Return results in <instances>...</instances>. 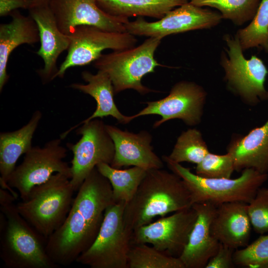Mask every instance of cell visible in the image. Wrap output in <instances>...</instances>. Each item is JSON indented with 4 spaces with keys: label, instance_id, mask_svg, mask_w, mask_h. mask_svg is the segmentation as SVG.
I'll list each match as a JSON object with an SVG mask.
<instances>
[{
    "label": "cell",
    "instance_id": "1",
    "mask_svg": "<svg viewBox=\"0 0 268 268\" xmlns=\"http://www.w3.org/2000/svg\"><path fill=\"white\" fill-rule=\"evenodd\" d=\"M77 191L65 220L46 241L47 253L58 266L76 262L90 247L98 234L106 209L115 203L110 181L96 168Z\"/></svg>",
    "mask_w": 268,
    "mask_h": 268
},
{
    "label": "cell",
    "instance_id": "2",
    "mask_svg": "<svg viewBox=\"0 0 268 268\" xmlns=\"http://www.w3.org/2000/svg\"><path fill=\"white\" fill-rule=\"evenodd\" d=\"M192 205L190 193L179 176L162 168L149 169L134 197L125 204V227L131 234L156 216L163 217Z\"/></svg>",
    "mask_w": 268,
    "mask_h": 268
},
{
    "label": "cell",
    "instance_id": "3",
    "mask_svg": "<svg viewBox=\"0 0 268 268\" xmlns=\"http://www.w3.org/2000/svg\"><path fill=\"white\" fill-rule=\"evenodd\" d=\"M0 257L7 268H55L47 240L20 214L13 202L0 206Z\"/></svg>",
    "mask_w": 268,
    "mask_h": 268
},
{
    "label": "cell",
    "instance_id": "4",
    "mask_svg": "<svg viewBox=\"0 0 268 268\" xmlns=\"http://www.w3.org/2000/svg\"><path fill=\"white\" fill-rule=\"evenodd\" d=\"M74 192L70 179L57 173L34 187L27 199L16 206L20 214L47 240L65 220Z\"/></svg>",
    "mask_w": 268,
    "mask_h": 268
},
{
    "label": "cell",
    "instance_id": "5",
    "mask_svg": "<svg viewBox=\"0 0 268 268\" xmlns=\"http://www.w3.org/2000/svg\"><path fill=\"white\" fill-rule=\"evenodd\" d=\"M162 160L172 172L183 180L190 193L193 204L205 202L217 206L234 201L249 203L268 178V174L252 169L243 170L241 175L235 179L204 178L171 160L167 156H163Z\"/></svg>",
    "mask_w": 268,
    "mask_h": 268
},
{
    "label": "cell",
    "instance_id": "6",
    "mask_svg": "<svg viewBox=\"0 0 268 268\" xmlns=\"http://www.w3.org/2000/svg\"><path fill=\"white\" fill-rule=\"evenodd\" d=\"M161 39L149 37L137 47L102 54L94 62V67L107 74L112 81L115 94L129 89L141 95L154 92L142 84L141 80L145 75L154 72L156 67L162 66L154 58L155 51Z\"/></svg>",
    "mask_w": 268,
    "mask_h": 268
},
{
    "label": "cell",
    "instance_id": "7",
    "mask_svg": "<svg viewBox=\"0 0 268 268\" xmlns=\"http://www.w3.org/2000/svg\"><path fill=\"white\" fill-rule=\"evenodd\" d=\"M223 38L227 48L221 54L220 63L228 89L251 106L268 100L265 85L268 70L263 61L255 55L247 59L235 36L225 34Z\"/></svg>",
    "mask_w": 268,
    "mask_h": 268
},
{
    "label": "cell",
    "instance_id": "8",
    "mask_svg": "<svg viewBox=\"0 0 268 268\" xmlns=\"http://www.w3.org/2000/svg\"><path fill=\"white\" fill-rule=\"evenodd\" d=\"M125 202L115 203L106 210L98 234L90 247L76 262L92 268H128L131 235L123 219Z\"/></svg>",
    "mask_w": 268,
    "mask_h": 268
},
{
    "label": "cell",
    "instance_id": "9",
    "mask_svg": "<svg viewBox=\"0 0 268 268\" xmlns=\"http://www.w3.org/2000/svg\"><path fill=\"white\" fill-rule=\"evenodd\" d=\"M62 140L57 138L42 147L33 146L10 175L8 185L18 191L22 201L27 199L34 187L45 183L55 173L71 179V167L64 160L67 149L62 145Z\"/></svg>",
    "mask_w": 268,
    "mask_h": 268
},
{
    "label": "cell",
    "instance_id": "10",
    "mask_svg": "<svg viewBox=\"0 0 268 268\" xmlns=\"http://www.w3.org/2000/svg\"><path fill=\"white\" fill-rule=\"evenodd\" d=\"M75 129L76 134L81 135L80 138L74 144L67 143V146L73 154L70 182L76 191L98 164H111L115 145L106 129V124L101 119L91 120Z\"/></svg>",
    "mask_w": 268,
    "mask_h": 268
},
{
    "label": "cell",
    "instance_id": "11",
    "mask_svg": "<svg viewBox=\"0 0 268 268\" xmlns=\"http://www.w3.org/2000/svg\"><path fill=\"white\" fill-rule=\"evenodd\" d=\"M69 36L67 54L55 78H63L69 68L94 62L104 50L117 51L130 49L135 47L137 41L134 35L127 32H110L87 25L77 26Z\"/></svg>",
    "mask_w": 268,
    "mask_h": 268
},
{
    "label": "cell",
    "instance_id": "12",
    "mask_svg": "<svg viewBox=\"0 0 268 268\" xmlns=\"http://www.w3.org/2000/svg\"><path fill=\"white\" fill-rule=\"evenodd\" d=\"M206 97L207 93L202 86L194 81H180L172 87L167 96L144 102L146 106L131 116V119L133 120L149 115H159L161 119L155 122L153 128L173 119L181 120L188 126H196L201 121Z\"/></svg>",
    "mask_w": 268,
    "mask_h": 268
},
{
    "label": "cell",
    "instance_id": "13",
    "mask_svg": "<svg viewBox=\"0 0 268 268\" xmlns=\"http://www.w3.org/2000/svg\"><path fill=\"white\" fill-rule=\"evenodd\" d=\"M223 19L220 13L198 6L189 1L167 12L154 22L138 17L125 25L126 31L134 36L162 39L172 34L190 31L207 29L218 25Z\"/></svg>",
    "mask_w": 268,
    "mask_h": 268
},
{
    "label": "cell",
    "instance_id": "14",
    "mask_svg": "<svg viewBox=\"0 0 268 268\" xmlns=\"http://www.w3.org/2000/svg\"><path fill=\"white\" fill-rule=\"evenodd\" d=\"M197 218L193 207L161 217L155 222L135 229L130 243L147 244L165 254L179 258L186 246Z\"/></svg>",
    "mask_w": 268,
    "mask_h": 268
},
{
    "label": "cell",
    "instance_id": "15",
    "mask_svg": "<svg viewBox=\"0 0 268 268\" xmlns=\"http://www.w3.org/2000/svg\"><path fill=\"white\" fill-rule=\"evenodd\" d=\"M49 7L58 26L69 35L78 26L91 25L102 30L126 32L128 18L111 15L100 8L95 0H51Z\"/></svg>",
    "mask_w": 268,
    "mask_h": 268
},
{
    "label": "cell",
    "instance_id": "16",
    "mask_svg": "<svg viewBox=\"0 0 268 268\" xmlns=\"http://www.w3.org/2000/svg\"><path fill=\"white\" fill-rule=\"evenodd\" d=\"M106 129L115 145V154L110 164L113 167L137 166L146 170L162 169V160L153 151L152 136L146 130L134 133L106 125Z\"/></svg>",
    "mask_w": 268,
    "mask_h": 268
},
{
    "label": "cell",
    "instance_id": "17",
    "mask_svg": "<svg viewBox=\"0 0 268 268\" xmlns=\"http://www.w3.org/2000/svg\"><path fill=\"white\" fill-rule=\"evenodd\" d=\"M29 15L38 26L40 47L36 54L44 63V67L37 70L42 82L47 83L55 78L58 71L57 62L59 56L68 50L70 44L69 35L59 28L55 17L49 6L33 7L28 10Z\"/></svg>",
    "mask_w": 268,
    "mask_h": 268
},
{
    "label": "cell",
    "instance_id": "18",
    "mask_svg": "<svg viewBox=\"0 0 268 268\" xmlns=\"http://www.w3.org/2000/svg\"><path fill=\"white\" fill-rule=\"evenodd\" d=\"M217 206L209 202L193 204L197 218L188 242L179 257L185 268H205L216 253L220 243L212 235L210 227Z\"/></svg>",
    "mask_w": 268,
    "mask_h": 268
},
{
    "label": "cell",
    "instance_id": "19",
    "mask_svg": "<svg viewBox=\"0 0 268 268\" xmlns=\"http://www.w3.org/2000/svg\"><path fill=\"white\" fill-rule=\"evenodd\" d=\"M247 205L244 202L234 201L217 206L210 229L219 243L235 250L249 244L252 225Z\"/></svg>",
    "mask_w": 268,
    "mask_h": 268
},
{
    "label": "cell",
    "instance_id": "20",
    "mask_svg": "<svg viewBox=\"0 0 268 268\" xmlns=\"http://www.w3.org/2000/svg\"><path fill=\"white\" fill-rule=\"evenodd\" d=\"M81 77L86 84L74 83L69 87L92 97L96 102V108L92 114L87 119L61 134L60 137L62 139L81 124L94 119L111 116L116 119L119 123L122 124H128L132 121L131 116L123 115L116 105L113 84L107 74L100 70H98L96 74L83 71L81 72Z\"/></svg>",
    "mask_w": 268,
    "mask_h": 268
},
{
    "label": "cell",
    "instance_id": "21",
    "mask_svg": "<svg viewBox=\"0 0 268 268\" xmlns=\"http://www.w3.org/2000/svg\"><path fill=\"white\" fill-rule=\"evenodd\" d=\"M227 152L232 157L235 171L252 169L268 174V119L245 135L233 138Z\"/></svg>",
    "mask_w": 268,
    "mask_h": 268
},
{
    "label": "cell",
    "instance_id": "22",
    "mask_svg": "<svg viewBox=\"0 0 268 268\" xmlns=\"http://www.w3.org/2000/svg\"><path fill=\"white\" fill-rule=\"evenodd\" d=\"M42 117V112L36 110L28 123L20 129L0 133V184L1 188L8 190L15 197L18 194L8 186V179L20 156L33 146L32 138Z\"/></svg>",
    "mask_w": 268,
    "mask_h": 268
},
{
    "label": "cell",
    "instance_id": "23",
    "mask_svg": "<svg viewBox=\"0 0 268 268\" xmlns=\"http://www.w3.org/2000/svg\"><path fill=\"white\" fill-rule=\"evenodd\" d=\"M10 15L11 21L0 25V92L7 82L8 59L12 51L22 44L32 45L40 41L36 23L29 15L25 16L18 10Z\"/></svg>",
    "mask_w": 268,
    "mask_h": 268
},
{
    "label": "cell",
    "instance_id": "24",
    "mask_svg": "<svg viewBox=\"0 0 268 268\" xmlns=\"http://www.w3.org/2000/svg\"><path fill=\"white\" fill-rule=\"evenodd\" d=\"M98 6L115 16H148L161 19L189 0H95Z\"/></svg>",
    "mask_w": 268,
    "mask_h": 268
},
{
    "label": "cell",
    "instance_id": "25",
    "mask_svg": "<svg viewBox=\"0 0 268 268\" xmlns=\"http://www.w3.org/2000/svg\"><path fill=\"white\" fill-rule=\"evenodd\" d=\"M98 171L110 181L115 203L130 201L134 196L147 170L137 166L118 169L105 163L96 166Z\"/></svg>",
    "mask_w": 268,
    "mask_h": 268
},
{
    "label": "cell",
    "instance_id": "26",
    "mask_svg": "<svg viewBox=\"0 0 268 268\" xmlns=\"http://www.w3.org/2000/svg\"><path fill=\"white\" fill-rule=\"evenodd\" d=\"M262 0H189L195 5L208 6L216 9L223 19L230 20L241 26L251 21Z\"/></svg>",
    "mask_w": 268,
    "mask_h": 268
},
{
    "label": "cell",
    "instance_id": "27",
    "mask_svg": "<svg viewBox=\"0 0 268 268\" xmlns=\"http://www.w3.org/2000/svg\"><path fill=\"white\" fill-rule=\"evenodd\" d=\"M209 152L202 134L197 129L192 128L180 134L167 157L176 163L186 162L197 165Z\"/></svg>",
    "mask_w": 268,
    "mask_h": 268
},
{
    "label": "cell",
    "instance_id": "28",
    "mask_svg": "<svg viewBox=\"0 0 268 268\" xmlns=\"http://www.w3.org/2000/svg\"><path fill=\"white\" fill-rule=\"evenodd\" d=\"M235 37L242 50L261 48L268 53V0H262L248 25L239 29Z\"/></svg>",
    "mask_w": 268,
    "mask_h": 268
},
{
    "label": "cell",
    "instance_id": "29",
    "mask_svg": "<svg viewBox=\"0 0 268 268\" xmlns=\"http://www.w3.org/2000/svg\"><path fill=\"white\" fill-rule=\"evenodd\" d=\"M128 268H185L179 258L167 255L147 244L131 245Z\"/></svg>",
    "mask_w": 268,
    "mask_h": 268
},
{
    "label": "cell",
    "instance_id": "30",
    "mask_svg": "<svg viewBox=\"0 0 268 268\" xmlns=\"http://www.w3.org/2000/svg\"><path fill=\"white\" fill-rule=\"evenodd\" d=\"M235 266L250 268H268V235H263L255 241L233 254Z\"/></svg>",
    "mask_w": 268,
    "mask_h": 268
},
{
    "label": "cell",
    "instance_id": "31",
    "mask_svg": "<svg viewBox=\"0 0 268 268\" xmlns=\"http://www.w3.org/2000/svg\"><path fill=\"white\" fill-rule=\"evenodd\" d=\"M235 171L231 156L209 152L196 168V174L207 178H229Z\"/></svg>",
    "mask_w": 268,
    "mask_h": 268
},
{
    "label": "cell",
    "instance_id": "32",
    "mask_svg": "<svg viewBox=\"0 0 268 268\" xmlns=\"http://www.w3.org/2000/svg\"><path fill=\"white\" fill-rule=\"evenodd\" d=\"M247 211L251 225L258 234L268 232V188L260 187L248 203Z\"/></svg>",
    "mask_w": 268,
    "mask_h": 268
},
{
    "label": "cell",
    "instance_id": "33",
    "mask_svg": "<svg viewBox=\"0 0 268 268\" xmlns=\"http://www.w3.org/2000/svg\"><path fill=\"white\" fill-rule=\"evenodd\" d=\"M235 250L220 243L216 253L209 259L205 268H232L235 267L233 254Z\"/></svg>",
    "mask_w": 268,
    "mask_h": 268
},
{
    "label": "cell",
    "instance_id": "34",
    "mask_svg": "<svg viewBox=\"0 0 268 268\" xmlns=\"http://www.w3.org/2000/svg\"><path fill=\"white\" fill-rule=\"evenodd\" d=\"M32 5V0H0V16L10 15L19 8L29 10Z\"/></svg>",
    "mask_w": 268,
    "mask_h": 268
},
{
    "label": "cell",
    "instance_id": "35",
    "mask_svg": "<svg viewBox=\"0 0 268 268\" xmlns=\"http://www.w3.org/2000/svg\"><path fill=\"white\" fill-rule=\"evenodd\" d=\"M51 1V0H32V5L31 7L47 6H49Z\"/></svg>",
    "mask_w": 268,
    "mask_h": 268
}]
</instances>
